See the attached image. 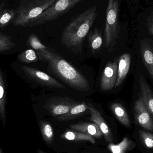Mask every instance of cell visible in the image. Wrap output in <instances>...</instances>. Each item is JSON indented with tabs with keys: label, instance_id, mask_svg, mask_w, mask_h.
Instances as JSON below:
<instances>
[{
	"label": "cell",
	"instance_id": "cell-22",
	"mask_svg": "<svg viewBox=\"0 0 153 153\" xmlns=\"http://www.w3.org/2000/svg\"><path fill=\"white\" fill-rule=\"evenodd\" d=\"M5 87L4 80L1 71L0 69V116L2 119L5 118Z\"/></svg>",
	"mask_w": 153,
	"mask_h": 153
},
{
	"label": "cell",
	"instance_id": "cell-3",
	"mask_svg": "<svg viewBox=\"0 0 153 153\" xmlns=\"http://www.w3.org/2000/svg\"><path fill=\"white\" fill-rule=\"evenodd\" d=\"M56 0H22L16 10L13 25L30 27L32 22Z\"/></svg>",
	"mask_w": 153,
	"mask_h": 153
},
{
	"label": "cell",
	"instance_id": "cell-13",
	"mask_svg": "<svg viewBox=\"0 0 153 153\" xmlns=\"http://www.w3.org/2000/svg\"><path fill=\"white\" fill-rule=\"evenodd\" d=\"M70 128L72 130L89 135L94 138H100L103 136L98 125L94 123L82 122L72 124L70 126Z\"/></svg>",
	"mask_w": 153,
	"mask_h": 153
},
{
	"label": "cell",
	"instance_id": "cell-10",
	"mask_svg": "<svg viewBox=\"0 0 153 153\" xmlns=\"http://www.w3.org/2000/svg\"><path fill=\"white\" fill-rule=\"evenodd\" d=\"M87 104L89 106L91 114L90 120L98 125L104 136V139L108 143H113V134L99 111L91 103H88Z\"/></svg>",
	"mask_w": 153,
	"mask_h": 153
},
{
	"label": "cell",
	"instance_id": "cell-1",
	"mask_svg": "<svg viewBox=\"0 0 153 153\" xmlns=\"http://www.w3.org/2000/svg\"><path fill=\"white\" fill-rule=\"evenodd\" d=\"M39 60L48 64V71L76 91H87L90 89L89 82L85 76L79 72L54 50L47 47L37 51Z\"/></svg>",
	"mask_w": 153,
	"mask_h": 153
},
{
	"label": "cell",
	"instance_id": "cell-7",
	"mask_svg": "<svg viewBox=\"0 0 153 153\" xmlns=\"http://www.w3.org/2000/svg\"><path fill=\"white\" fill-rule=\"evenodd\" d=\"M22 70L29 78L41 85L50 88L65 89V86L52 76L38 69L22 66Z\"/></svg>",
	"mask_w": 153,
	"mask_h": 153
},
{
	"label": "cell",
	"instance_id": "cell-5",
	"mask_svg": "<svg viewBox=\"0 0 153 153\" xmlns=\"http://www.w3.org/2000/svg\"><path fill=\"white\" fill-rule=\"evenodd\" d=\"M82 1L83 0H56L32 22L30 27L56 20L70 11Z\"/></svg>",
	"mask_w": 153,
	"mask_h": 153
},
{
	"label": "cell",
	"instance_id": "cell-17",
	"mask_svg": "<svg viewBox=\"0 0 153 153\" xmlns=\"http://www.w3.org/2000/svg\"><path fill=\"white\" fill-rule=\"evenodd\" d=\"M141 56L146 68L153 80V53L149 46L145 43L141 44Z\"/></svg>",
	"mask_w": 153,
	"mask_h": 153
},
{
	"label": "cell",
	"instance_id": "cell-8",
	"mask_svg": "<svg viewBox=\"0 0 153 153\" xmlns=\"http://www.w3.org/2000/svg\"><path fill=\"white\" fill-rule=\"evenodd\" d=\"M118 60L110 61L106 65L101 77L100 85L102 90L109 91L114 88L117 77Z\"/></svg>",
	"mask_w": 153,
	"mask_h": 153
},
{
	"label": "cell",
	"instance_id": "cell-12",
	"mask_svg": "<svg viewBox=\"0 0 153 153\" xmlns=\"http://www.w3.org/2000/svg\"><path fill=\"white\" fill-rule=\"evenodd\" d=\"M131 56L129 53L123 54L118 60L117 77L115 87H118L126 78L130 69Z\"/></svg>",
	"mask_w": 153,
	"mask_h": 153
},
{
	"label": "cell",
	"instance_id": "cell-26",
	"mask_svg": "<svg viewBox=\"0 0 153 153\" xmlns=\"http://www.w3.org/2000/svg\"><path fill=\"white\" fill-rule=\"evenodd\" d=\"M28 42L32 48L37 51L45 49L47 47L41 43L38 37L34 34L30 35L28 39Z\"/></svg>",
	"mask_w": 153,
	"mask_h": 153
},
{
	"label": "cell",
	"instance_id": "cell-28",
	"mask_svg": "<svg viewBox=\"0 0 153 153\" xmlns=\"http://www.w3.org/2000/svg\"><path fill=\"white\" fill-rule=\"evenodd\" d=\"M4 6H5V4L4 3H0V10L3 9Z\"/></svg>",
	"mask_w": 153,
	"mask_h": 153
},
{
	"label": "cell",
	"instance_id": "cell-4",
	"mask_svg": "<svg viewBox=\"0 0 153 153\" xmlns=\"http://www.w3.org/2000/svg\"><path fill=\"white\" fill-rule=\"evenodd\" d=\"M120 3L119 0H108L106 11L104 40L106 48L111 49L119 38L120 27L119 21Z\"/></svg>",
	"mask_w": 153,
	"mask_h": 153
},
{
	"label": "cell",
	"instance_id": "cell-11",
	"mask_svg": "<svg viewBox=\"0 0 153 153\" xmlns=\"http://www.w3.org/2000/svg\"><path fill=\"white\" fill-rule=\"evenodd\" d=\"M89 113L90 111L88 104L85 102H77L67 113L56 117L55 118L60 121H68Z\"/></svg>",
	"mask_w": 153,
	"mask_h": 153
},
{
	"label": "cell",
	"instance_id": "cell-29",
	"mask_svg": "<svg viewBox=\"0 0 153 153\" xmlns=\"http://www.w3.org/2000/svg\"><path fill=\"white\" fill-rule=\"evenodd\" d=\"M38 153H45L43 152V151H41V150H39L38 151Z\"/></svg>",
	"mask_w": 153,
	"mask_h": 153
},
{
	"label": "cell",
	"instance_id": "cell-14",
	"mask_svg": "<svg viewBox=\"0 0 153 153\" xmlns=\"http://www.w3.org/2000/svg\"><path fill=\"white\" fill-rule=\"evenodd\" d=\"M140 89L142 94V99L147 110L153 119V93L143 76L139 79Z\"/></svg>",
	"mask_w": 153,
	"mask_h": 153
},
{
	"label": "cell",
	"instance_id": "cell-18",
	"mask_svg": "<svg viewBox=\"0 0 153 153\" xmlns=\"http://www.w3.org/2000/svg\"><path fill=\"white\" fill-rule=\"evenodd\" d=\"M136 144L134 142L125 137L123 140L118 144L111 143L108 146V148L112 153H126L128 151L133 150Z\"/></svg>",
	"mask_w": 153,
	"mask_h": 153
},
{
	"label": "cell",
	"instance_id": "cell-25",
	"mask_svg": "<svg viewBox=\"0 0 153 153\" xmlns=\"http://www.w3.org/2000/svg\"><path fill=\"white\" fill-rule=\"evenodd\" d=\"M141 141L145 146L148 148H153V134L149 132L141 130L139 131Z\"/></svg>",
	"mask_w": 153,
	"mask_h": 153
},
{
	"label": "cell",
	"instance_id": "cell-27",
	"mask_svg": "<svg viewBox=\"0 0 153 153\" xmlns=\"http://www.w3.org/2000/svg\"><path fill=\"white\" fill-rule=\"evenodd\" d=\"M146 26L149 34L153 36V11L147 17Z\"/></svg>",
	"mask_w": 153,
	"mask_h": 153
},
{
	"label": "cell",
	"instance_id": "cell-23",
	"mask_svg": "<svg viewBox=\"0 0 153 153\" xmlns=\"http://www.w3.org/2000/svg\"><path fill=\"white\" fill-rule=\"evenodd\" d=\"M18 58L19 61L25 63H30L37 62L38 56L36 53L33 49H27L18 55Z\"/></svg>",
	"mask_w": 153,
	"mask_h": 153
},
{
	"label": "cell",
	"instance_id": "cell-15",
	"mask_svg": "<svg viewBox=\"0 0 153 153\" xmlns=\"http://www.w3.org/2000/svg\"><path fill=\"white\" fill-rule=\"evenodd\" d=\"M61 138L63 140L71 141H84L90 142L95 144V139L94 137L84 133H81L72 129H68L61 135Z\"/></svg>",
	"mask_w": 153,
	"mask_h": 153
},
{
	"label": "cell",
	"instance_id": "cell-21",
	"mask_svg": "<svg viewBox=\"0 0 153 153\" xmlns=\"http://www.w3.org/2000/svg\"><path fill=\"white\" fill-rule=\"evenodd\" d=\"M40 130L44 141L47 143H52L54 138L53 128L48 122L41 120L39 123Z\"/></svg>",
	"mask_w": 153,
	"mask_h": 153
},
{
	"label": "cell",
	"instance_id": "cell-30",
	"mask_svg": "<svg viewBox=\"0 0 153 153\" xmlns=\"http://www.w3.org/2000/svg\"><path fill=\"white\" fill-rule=\"evenodd\" d=\"M0 153H2V151L1 149H0Z\"/></svg>",
	"mask_w": 153,
	"mask_h": 153
},
{
	"label": "cell",
	"instance_id": "cell-2",
	"mask_svg": "<svg viewBox=\"0 0 153 153\" xmlns=\"http://www.w3.org/2000/svg\"><path fill=\"white\" fill-rule=\"evenodd\" d=\"M97 10V6H92L71 19L62 32L63 45L75 53L82 51L85 39L98 16Z\"/></svg>",
	"mask_w": 153,
	"mask_h": 153
},
{
	"label": "cell",
	"instance_id": "cell-20",
	"mask_svg": "<svg viewBox=\"0 0 153 153\" xmlns=\"http://www.w3.org/2000/svg\"><path fill=\"white\" fill-rule=\"evenodd\" d=\"M16 16V10L2 9L0 10V28H4L14 20Z\"/></svg>",
	"mask_w": 153,
	"mask_h": 153
},
{
	"label": "cell",
	"instance_id": "cell-24",
	"mask_svg": "<svg viewBox=\"0 0 153 153\" xmlns=\"http://www.w3.org/2000/svg\"><path fill=\"white\" fill-rule=\"evenodd\" d=\"M15 46L11 36L5 35H0V53L9 51Z\"/></svg>",
	"mask_w": 153,
	"mask_h": 153
},
{
	"label": "cell",
	"instance_id": "cell-6",
	"mask_svg": "<svg viewBox=\"0 0 153 153\" xmlns=\"http://www.w3.org/2000/svg\"><path fill=\"white\" fill-rule=\"evenodd\" d=\"M76 102L67 96L54 97L48 100L43 107L55 118L67 113Z\"/></svg>",
	"mask_w": 153,
	"mask_h": 153
},
{
	"label": "cell",
	"instance_id": "cell-9",
	"mask_svg": "<svg viewBox=\"0 0 153 153\" xmlns=\"http://www.w3.org/2000/svg\"><path fill=\"white\" fill-rule=\"evenodd\" d=\"M135 118L138 125L148 131H153L152 117L145 106L142 97L135 102Z\"/></svg>",
	"mask_w": 153,
	"mask_h": 153
},
{
	"label": "cell",
	"instance_id": "cell-19",
	"mask_svg": "<svg viewBox=\"0 0 153 153\" xmlns=\"http://www.w3.org/2000/svg\"><path fill=\"white\" fill-rule=\"evenodd\" d=\"M88 42L93 52H97L101 47L102 44V33L97 28H95L88 35Z\"/></svg>",
	"mask_w": 153,
	"mask_h": 153
},
{
	"label": "cell",
	"instance_id": "cell-16",
	"mask_svg": "<svg viewBox=\"0 0 153 153\" xmlns=\"http://www.w3.org/2000/svg\"><path fill=\"white\" fill-rule=\"evenodd\" d=\"M111 109L118 120L125 126L129 127L130 119L126 109L118 102H114L111 105Z\"/></svg>",
	"mask_w": 153,
	"mask_h": 153
}]
</instances>
